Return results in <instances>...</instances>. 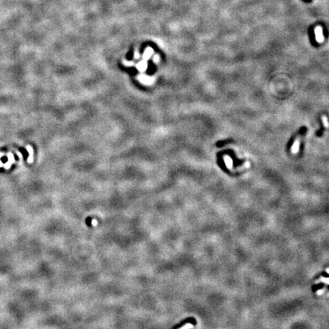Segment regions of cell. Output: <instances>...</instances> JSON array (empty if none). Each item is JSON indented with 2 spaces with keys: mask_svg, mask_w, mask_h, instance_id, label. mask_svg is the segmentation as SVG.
Here are the masks:
<instances>
[{
  "mask_svg": "<svg viewBox=\"0 0 329 329\" xmlns=\"http://www.w3.org/2000/svg\"><path fill=\"white\" fill-rule=\"evenodd\" d=\"M315 34H316V39L318 43H322L325 40L324 34H323L322 28L321 26H317L315 28Z\"/></svg>",
  "mask_w": 329,
  "mask_h": 329,
  "instance_id": "obj_1",
  "label": "cell"
},
{
  "mask_svg": "<svg viewBox=\"0 0 329 329\" xmlns=\"http://www.w3.org/2000/svg\"><path fill=\"white\" fill-rule=\"evenodd\" d=\"M299 145H300V140L297 138L291 147V152L293 154H296L299 150Z\"/></svg>",
  "mask_w": 329,
  "mask_h": 329,
  "instance_id": "obj_2",
  "label": "cell"
},
{
  "mask_svg": "<svg viewBox=\"0 0 329 329\" xmlns=\"http://www.w3.org/2000/svg\"><path fill=\"white\" fill-rule=\"evenodd\" d=\"M224 162L225 164L226 165L228 169H232L233 167V161L231 158V157L229 156H224Z\"/></svg>",
  "mask_w": 329,
  "mask_h": 329,
  "instance_id": "obj_3",
  "label": "cell"
},
{
  "mask_svg": "<svg viewBox=\"0 0 329 329\" xmlns=\"http://www.w3.org/2000/svg\"><path fill=\"white\" fill-rule=\"evenodd\" d=\"M187 322H193V323H194V322H195V320L193 319V318H187V319H186V320L182 321V322H181L180 324H179V325H176V326H175L173 329H178V328H181V326H183V325H185V324H186V323H187Z\"/></svg>",
  "mask_w": 329,
  "mask_h": 329,
  "instance_id": "obj_4",
  "label": "cell"
},
{
  "mask_svg": "<svg viewBox=\"0 0 329 329\" xmlns=\"http://www.w3.org/2000/svg\"><path fill=\"white\" fill-rule=\"evenodd\" d=\"M193 327V322H187L178 329H191Z\"/></svg>",
  "mask_w": 329,
  "mask_h": 329,
  "instance_id": "obj_5",
  "label": "cell"
},
{
  "mask_svg": "<svg viewBox=\"0 0 329 329\" xmlns=\"http://www.w3.org/2000/svg\"><path fill=\"white\" fill-rule=\"evenodd\" d=\"M19 150H20L21 153L23 155L24 159H25V160H26V159L28 158V152L27 150H26L25 148H20V149H19Z\"/></svg>",
  "mask_w": 329,
  "mask_h": 329,
  "instance_id": "obj_6",
  "label": "cell"
},
{
  "mask_svg": "<svg viewBox=\"0 0 329 329\" xmlns=\"http://www.w3.org/2000/svg\"><path fill=\"white\" fill-rule=\"evenodd\" d=\"M322 122H323V125L325 126L326 128H328V127H329V122L328 120L327 117H325V115H323L322 117Z\"/></svg>",
  "mask_w": 329,
  "mask_h": 329,
  "instance_id": "obj_7",
  "label": "cell"
},
{
  "mask_svg": "<svg viewBox=\"0 0 329 329\" xmlns=\"http://www.w3.org/2000/svg\"><path fill=\"white\" fill-rule=\"evenodd\" d=\"M316 282H317V283L323 282V283H328V284H329V278L321 277L320 279H319V280H317Z\"/></svg>",
  "mask_w": 329,
  "mask_h": 329,
  "instance_id": "obj_8",
  "label": "cell"
},
{
  "mask_svg": "<svg viewBox=\"0 0 329 329\" xmlns=\"http://www.w3.org/2000/svg\"><path fill=\"white\" fill-rule=\"evenodd\" d=\"M1 161H2L3 163L6 162L7 161H8V158H7V157H5V156H3V157L1 158Z\"/></svg>",
  "mask_w": 329,
  "mask_h": 329,
  "instance_id": "obj_9",
  "label": "cell"
},
{
  "mask_svg": "<svg viewBox=\"0 0 329 329\" xmlns=\"http://www.w3.org/2000/svg\"><path fill=\"white\" fill-rule=\"evenodd\" d=\"M322 292H324V289H320V290L318 291V295H321V294L322 293Z\"/></svg>",
  "mask_w": 329,
  "mask_h": 329,
  "instance_id": "obj_10",
  "label": "cell"
},
{
  "mask_svg": "<svg viewBox=\"0 0 329 329\" xmlns=\"http://www.w3.org/2000/svg\"><path fill=\"white\" fill-rule=\"evenodd\" d=\"M327 271L328 273V274H329V269H327V271Z\"/></svg>",
  "mask_w": 329,
  "mask_h": 329,
  "instance_id": "obj_11",
  "label": "cell"
}]
</instances>
